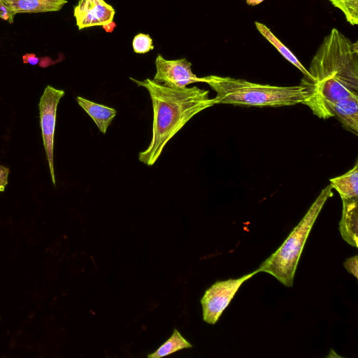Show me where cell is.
Returning a JSON list of instances; mask_svg holds the SVG:
<instances>
[{"label":"cell","instance_id":"obj_1","mask_svg":"<svg viewBox=\"0 0 358 358\" xmlns=\"http://www.w3.org/2000/svg\"><path fill=\"white\" fill-rule=\"evenodd\" d=\"M310 77L301 85L309 93L303 103L321 119L332 117L331 108L337 101L358 96V42L334 28L313 57L308 69Z\"/></svg>","mask_w":358,"mask_h":358},{"label":"cell","instance_id":"obj_2","mask_svg":"<svg viewBox=\"0 0 358 358\" xmlns=\"http://www.w3.org/2000/svg\"><path fill=\"white\" fill-rule=\"evenodd\" d=\"M148 92L153 120L152 139L148 147L138 153V160L151 166L155 164L167 143L196 115L213 105L209 91L196 86L172 88L146 78H130Z\"/></svg>","mask_w":358,"mask_h":358},{"label":"cell","instance_id":"obj_3","mask_svg":"<svg viewBox=\"0 0 358 358\" xmlns=\"http://www.w3.org/2000/svg\"><path fill=\"white\" fill-rule=\"evenodd\" d=\"M216 92L215 104L282 107L302 103L309 93L301 85L276 86L215 75L201 78Z\"/></svg>","mask_w":358,"mask_h":358},{"label":"cell","instance_id":"obj_4","mask_svg":"<svg viewBox=\"0 0 358 358\" xmlns=\"http://www.w3.org/2000/svg\"><path fill=\"white\" fill-rule=\"evenodd\" d=\"M332 187L327 185L312 203L304 217L294 228L280 248L258 268L286 287H292L301 254L310 230L328 199L333 196Z\"/></svg>","mask_w":358,"mask_h":358},{"label":"cell","instance_id":"obj_5","mask_svg":"<svg viewBox=\"0 0 358 358\" xmlns=\"http://www.w3.org/2000/svg\"><path fill=\"white\" fill-rule=\"evenodd\" d=\"M258 273L259 270L257 269L241 278L220 280L212 285L201 299L203 320L208 324H215L242 284Z\"/></svg>","mask_w":358,"mask_h":358},{"label":"cell","instance_id":"obj_6","mask_svg":"<svg viewBox=\"0 0 358 358\" xmlns=\"http://www.w3.org/2000/svg\"><path fill=\"white\" fill-rule=\"evenodd\" d=\"M64 91L48 85L40 98L38 107L40 123L43 146L46 153L50 176L54 185L56 179L54 169V135L57 117V109Z\"/></svg>","mask_w":358,"mask_h":358},{"label":"cell","instance_id":"obj_7","mask_svg":"<svg viewBox=\"0 0 358 358\" xmlns=\"http://www.w3.org/2000/svg\"><path fill=\"white\" fill-rule=\"evenodd\" d=\"M155 82L172 88H184L201 82L192 70V63L186 58L169 60L158 55L155 59Z\"/></svg>","mask_w":358,"mask_h":358},{"label":"cell","instance_id":"obj_8","mask_svg":"<svg viewBox=\"0 0 358 358\" xmlns=\"http://www.w3.org/2000/svg\"><path fill=\"white\" fill-rule=\"evenodd\" d=\"M115 14V9L104 0H80L73 12L79 30L109 23Z\"/></svg>","mask_w":358,"mask_h":358},{"label":"cell","instance_id":"obj_9","mask_svg":"<svg viewBox=\"0 0 358 358\" xmlns=\"http://www.w3.org/2000/svg\"><path fill=\"white\" fill-rule=\"evenodd\" d=\"M8 10L10 19L17 13H45L59 11L67 3L66 0H0Z\"/></svg>","mask_w":358,"mask_h":358},{"label":"cell","instance_id":"obj_10","mask_svg":"<svg viewBox=\"0 0 358 358\" xmlns=\"http://www.w3.org/2000/svg\"><path fill=\"white\" fill-rule=\"evenodd\" d=\"M343 213L339 231L343 240L357 248L358 241V198L342 199Z\"/></svg>","mask_w":358,"mask_h":358},{"label":"cell","instance_id":"obj_11","mask_svg":"<svg viewBox=\"0 0 358 358\" xmlns=\"http://www.w3.org/2000/svg\"><path fill=\"white\" fill-rule=\"evenodd\" d=\"M331 113L344 129L358 135V96H350L337 101L332 105Z\"/></svg>","mask_w":358,"mask_h":358},{"label":"cell","instance_id":"obj_12","mask_svg":"<svg viewBox=\"0 0 358 358\" xmlns=\"http://www.w3.org/2000/svg\"><path fill=\"white\" fill-rule=\"evenodd\" d=\"M76 101L93 120L99 130L103 134H105L115 117L117 110L115 108L95 103L82 96H77Z\"/></svg>","mask_w":358,"mask_h":358},{"label":"cell","instance_id":"obj_13","mask_svg":"<svg viewBox=\"0 0 358 358\" xmlns=\"http://www.w3.org/2000/svg\"><path fill=\"white\" fill-rule=\"evenodd\" d=\"M332 188L339 194L341 199L358 198V164L345 173L329 180Z\"/></svg>","mask_w":358,"mask_h":358},{"label":"cell","instance_id":"obj_14","mask_svg":"<svg viewBox=\"0 0 358 358\" xmlns=\"http://www.w3.org/2000/svg\"><path fill=\"white\" fill-rule=\"evenodd\" d=\"M255 27L258 31L268 41L289 63L296 67L303 75V78L310 77L308 69L300 62L294 54L277 38L271 29L265 24L255 22Z\"/></svg>","mask_w":358,"mask_h":358},{"label":"cell","instance_id":"obj_15","mask_svg":"<svg viewBox=\"0 0 358 358\" xmlns=\"http://www.w3.org/2000/svg\"><path fill=\"white\" fill-rule=\"evenodd\" d=\"M192 344L175 329L171 337L156 351L147 355L148 358H159L185 348H191Z\"/></svg>","mask_w":358,"mask_h":358},{"label":"cell","instance_id":"obj_16","mask_svg":"<svg viewBox=\"0 0 358 358\" xmlns=\"http://www.w3.org/2000/svg\"><path fill=\"white\" fill-rule=\"evenodd\" d=\"M345 15L347 22L354 26L358 24V0H329Z\"/></svg>","mask_w":358,"mask_h":358},{"label":"cell","instance_id":"obj_17","mask_svg":"<svg viewBox=\"0 0 358 358\" xmlns=\"http://www.w3.org/2000/svg\"><path fill=\"white\" fill-rule=\"evenodd\" d=\"M132 46L134 52L144 54L154 49L152 39L149 34H138L133 39Z\"/></svg>","mask_w":358,"mask_h":358},{"label":"cell","instance_id":"obj_18","mask_svg":"<svg viewBox=\"0 0 358 358\" xmlns=\"http://www.w3.org/2000/svg\"><path fill=\"white\" fill-rule=\"evenodd\" d=\"M344 268L346 271L353 275L356 278H358V256L348 258L343 264Z\"/></svg>","mask_w":358,"mask_h":358},{"label":"cell","instance_id":"obj_19","mask_svg":"<svg viewBox=\"0 0 358 358\" xmlns=\"http://www.w3.org/2000/svg\"><path fill=\"white\" fill-rule=\"evenodd\" d=\"M10 170L8 167L0 165V193L3 192L8 185Z\"/></svg>","mask_w":358,"mask_h":358},{"label":"cell","instance_id":"obj_20","mask_svg":"<svg viewBox=\"0 0 358 358\" xmlns=\"http://www.w3.org/2000/svg\"><path fill=\"white\" fill-rule=\"evenodd\" d=\"M24 64L29 63L31 65H36L38 63L39 59L34 54H26L22 57Z\"/></svg>","mask_w":358,"mask_h":358},{"label":"cell","instance_id":"obj_21","mask_svg":"<svg viewBox=\"0 0 358 358\" xmlns=\"http://www.w3.org/2000/svg\"><path fill=\"white\" fill-rule=\"evenodd\" d=\"M0 18L8 20L9 23H13L10 15L5 6L0 2Z\"/></svg>","mask_w":358,"mask_h":358},{"label":"cell","instance_id":"obj_22","mask_svg":"<svg viewBox=\"0 0 358 358\" xmlns=\"http://www.w3.org/2000/svg\"><path fill=\"white\" fill-rule=\"evenodd\" d=\"M116 24L113 21L107 23L106 24L102 25V27L105 29V31L108 33H111L114 29L116 27Z\"/></svg>","mask_w":358,"mask_h":358},{"label":"cell","instance_id":"obj_23","mask_svg":"<svg viewBox=\"0 0 358 358\" xmlns=\"http://www.w3.org/2000/svg\"><path fill=\"white\" fill-rule=\"evenodd\" d=\"M264 1V0H246V3L248 6H257V5L259 4V3H261Z\"/></svg>","mask_w":358,"mask_h":358}]
</instances>
